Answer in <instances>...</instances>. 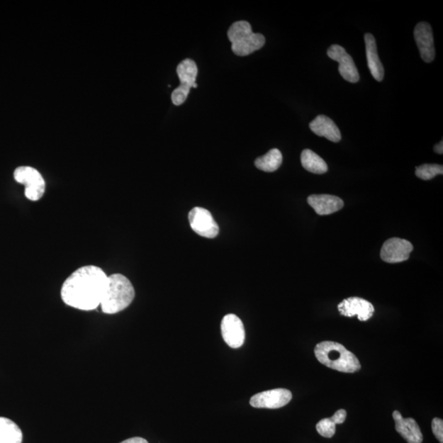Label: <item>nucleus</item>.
<instances>
[{
    "mask_svg": "<svg viewBox=\"0 0 443 443\" xmlns=\"http://www.w3.org/2000/svg\"><path fill=\"white\" fill-rule=\"evenodd\" d=\"M108 276L95 265L83 266L67 278L61 288V298L67 305L90 311L101 305Z\"/></svg>",
    "mask_w": 443,
    "mask_h": 443,
    "instance_id": "obj_1",
    "label": "nucleus"
},
{
    "mask_svg": "<svg viewBox=\"0 0 443 443\" xmlns=\"http://www.w3.org/2000/svg\"><path fill=\"white\" fill-rule=\"evenodd\" d=\"M134 298L135 289L131 281L123 274H112L108 277L101 303V310L104 314H117L128 308Z\"/></svg>",
    "mask_w": 443,
    "mask_h": 443,
    "instance_id": "obj_2",
    "label": "nucleus"
},
{
    "mask_svg": "<svg viewBox=\"0 0 443 443\" xmlns=\"http://www.w3.org/2000/svg\"><path fill=\"white\" fill-rule=\"evenodd\" d=\"M315 357L324 366L342 373H354L361 369L358 358L342 344L325 341L317 344Z\"/></svg>",
    "mask_w": 443,
    "mask_h": 443,
    "instance_id": "obj_3",
    "label": "nucleus"
},
{
    "mask_svg": "<svg viewBox=\"0 0 443 443\" xmlns=\"http://www.w3.org/2000/svg\"><path fill=\"white\" fill-rule=\"evenodd\" d=\"M228 36L232 50L237 56H247L262 48L265 38L262 34L254 33L252 26L246 21L234 23L228 29Z\"/></svg>",
    "mask_w": 443,
    "mask_h": 443,
    "instance_id": "obj_4",
    "label": "nucleus"
},
{
    "mask_svg": "<svg viewBox=\"0 0 443 443\" xmlns=\"http://www.w3.org/2000/svg\"><path fill=\"white\" fill-rule=\"evenodd\" d=\"M14 179L25 186V196L31 201H38L43 197L45 181L38 169L29 166L18 167L14 171Z\"/></svg>",
    "mask_w": 443,
    "mask_h": 443,
    "instance_id": "obj_5",
    "label": "nucleus"
},
{
    "mask_svg": "<svg viewBox=\"0 0 443 443\" xmlns=\"http://www.w3.org/2000/svg\"><path fill=\"white\" fill-rule=\"evenodd\" d=\"M192 230L198 235L206 238H215L220 232L218 223L211 213L204 208H193L189 215Z\"/></svg>",
    "mask_w": 443,
    "mask_h": 443,
    "instance_id": "obj_6",
    "label": "nucleus"
},
{
    "mask_svg": "<svg viewBox=\"0 0 443 443\" xmlns=\"http://www.w3.org/2000/svg\"><path fill=\"white\" fill-rule=\"evenodd\" d=\"M291 398L293 394L289 390L277 388L255 394L249 404L254 408L279 409L288 405Z\"/></svg>",
    "mask_w": 443,
    "mask_h": 443,
    "instance_id": "obj_7",
    "label": "nucleus"
},
{
    "mask_svg": "<svg viewBox=\"0 0 443 443\" xmlns=\"http://www.w3.org/2000/svg\"><path fill=\"white\" fill-rule=\"evenodd\" d=\"M413 249V244L406 240L391 238L384 242L380 257L387 263H400L409 259Z\"/></svg>",
    "mask_w": 443,
    "mask_h": 443,
    "instance_id": "obj_8",
    "label": "nucleus"
},
{
    "mask_svg": "<svg viewBox=\"0 0 443 443\" xmlns=\"http://www.w3.org/2000/svg\"><path fill=\"white\" fill-rule=\"evenodd\" d=\"M327 56L340 64V72L346 81L357 83L359 80V74L352 57L347 53L341 45H332L327 51Z\"/></svg>",
    "mask_w": 443,
    "mask_h": 443,
    "instance_id": "obj_9",
    "label": "nucleus"
},
{
    "mask_svg": "<svg viewBox=\"0 0 443 443\" xmlns=\"http://www.w3.org/2000/svg\"><path fill=\"white\" fill-rule=\"evenodd\" d=\"M221 332L224 342L232 348L241 347L246 337L243 323L233 314L223 317L221 323Z\"/></svg>",
    "mask_w": 443,
    "mask_h": 443,
    "instance_id": "obj_10",
    "label": "nucleus"
},
{
    "mask_svg": "<svg viewBox=\"0 0 443 443\" xmlns=\"http://www.w3.org/2000/svg\"><path fill=\"white\" fill-rule=\"evenodd\" d=\"M414 35L422 60L425 62L434 61L435 59V48L434 34H432L431 26L425 22L417 24Z\"/></svg>",
    "mask_w": 443,
    "mask_h": 443,
    "instance_id": "obj_11",
    "label": "nucleus"
},
{
    "mask_svg": "<svg viewBox=\"0 0 443 443\" xmlns=\"http://www.w3.org/2000/svg\"><path fill=\"white\" fill-rule=\"evenodd\" d=\"M340 314L346 317L357 315L358 320L367 321L374 313V307L369 301L359 297H350L341 302L337 306Z\"/></svg>",
    "mask_w": 443,
    "mask_h": 443,
    "instance_id": "obj_12",
    "label": "nucleus"
},
{
    "mask_svg": "<svg viewBox=\"0 0 443 443\" xmlns=\"http://www.w3.org/2000/svg\"><path fill=\"white\" fill-rule=\"evenodd\" d=\"M393 417L395 421V428L398 434L408 443H422V434L420 426L413 418H403L398 410L393 411Z\"/></svg>",
    "mask_w": 443,
    "mask_h": 443,
    "instance_id": "obj_13",
    "label": "nucleus"
},
{
    "mask_svg": "<svg viewBox=\"0 0 443 443\" xmlns=\"http://www.w3.org/2000/svg\"><path fill=\"white\" fill-rule=\"evenodd\" d=\"M307 201L319 215H332L341 211L344 206L341 198L331 195H311Z\"/></svg>",
    "mask_w": 443,
    "mask_h": 443,
    "instance_id": "obj_14",
    "label": "nucleus"
},
{
    "mask_svg": "<svg viewBox=\"0 0 443 443\" xmlns=\"http://www.w3.org/2000/svg\"><path fill=\"white\" fill-rule=\"evenodd\" d=\"M310 128L313 133L319 137L325 138L332 142H340L342 135L340 128L330 118L325 116H319L310 123Z\"/></svg>",
    "mask_w": 443,
    "mask_h": 443,
    "instance_id": "obj_15",
    "label": "nucleus"
},
{
    "mask_svg": "<svg viewBox=\"0 0 443 443\" xmlns=\"http://www.w3.org/2000/svg\"><path fill=\"white\" fill-rule=\"evenodd\" d=\"M364 43L366 47L369 69L375 80L382 82L384 77V67L378 57L376 40L372 34L367 33L364 35Z\"/></svg>",
    "mask_w": 443,
    "mask_h": 443,
    "instance_id": "obj_16",
    "label": "nucleus"
},
{
    "mask_svg": "<svg viewBox=\"0 0 443 443\" xmlns=\"http://www.w3.org/2000/svg\"><path fill=\"white\" fill-rule=\"evenodd\" d=\"M23 434L11 420L0 417V443H22Z\"/></svg>",
    "mask_w": 443,
    "mask_h": 443,
    "instance_id": "obj_17",
    "label": "nucleus"
},
{
    "mask_svg": "<svg viewBox=\"0 0 443 443\" xmlns=\"http://www.w3.org/2000/svg\"><path fill=\"white\" fill-rule=\"evenodd\" d=\"M176 74L181 82L180 86L191 90L196 81L198 74L197 65L192 60L186 59L181 61L177 66Z\"/></svg>",
    "mask_w": 443,
    "mask_h": 443,
    "instance_id": "obj_18",
    "label": "nucleus"
},
{
    "mask_svg": "<svg viewBox=\"0 0 443 443\" xmlns=\"http://www.w3.org/2000/svg\"><path fill=\"white\" fill-rule=\"evenodd\" d=\"M347 418V411L341 409L333 415L331 418L321 420L316 425V430L319 434L327 439H331L336 432V425H342Z\"/></svg>",
    "mask_w": 443,
    "mask_h": 443,
    "instance_id": "obj_19",
    "label": "nucleus"
},
{
    "mask_svg": "<svg viewBox=\"0 0 443 443\" xmlns=\"http://www.w3.org/2000/svg\"><path fill=\"white\" fill-rule=\"evenodd\" d=\"M301 161L303 168L312 174H324L328 169L325 161L309 149L302 151Z\"/></svg>",
    "mask_w": 443,
    "mask_h": 443,
    "instance_id": "obj_20",
    "label": "nucleus"
},
{
    "mask_svg": "<svg viewBox=\"0 0 443 443\" xmlns=\"http://www.w3.org/2000/svg\"><path fill=\"white\" fill-rule=\"evenodd\" d=\"M283 163V155L278 149H272L267 154L254 161V165L259 170L272 173L280 168Z\"/></svg>",
    "mask_w": 443,
    "mask_h": 443,
    "instance_id": "obj_21",
    "label": "nucleus"
},
{
    "mask_svg": "<svg viewBox=\"0 0 443 443\" xmlns=\"http://www.w3.org/2000/svg\"><path fill=\"white\" fill-rule=\"evenodd\" d=\"M442 174L443 167L439 164H424L417 167L415 170V175L425 181L431 180L437 175H442Z\"/></svg>",
    "mask_w": 443,
    "mask_h": 443,
    "instance_id": "obj_22",
    "label": "nucleus"
},
{
    "mask_svg": "<svg viewBox=\"0 0 443 443\" xmlns=\"http://www.w3.org/2000/svg\"><path fill=\"white\" fill-rule=\"evenodd\" d=\"M189 93L190 90H189V89L179 86L172 93V101H173L174 104L176 106H181V104L186 101Z\"/></svg>",
    "mask_w": 443,
    "mask_h": 443,
    "instance_id": "obj_23",
    "label": "nucleus"
},
{
    "mask_svg": "<svg viewBox=\"0 0 443 443\" xmlns=\"http://www.w3.org/2000/svg\"><path fill=\"white\" fill-rule=\"evenodd\" d=\"M432 430L437 439L443 443V421L439 418H434L432 421Z\"/></svg>",
    "mask_w": 443,
    "mask_h": 443,
    "instance_id": "obj_24",
    "label": "nucleus"
},
{
    "mask_svg": "<svg viewBox=\"0 0 443 443\" xmlns=\"http://www.w3.org/2000/svg\"><path fill=\"white\" fill-rule=\"evenodd\" d=\"M120 443H149L147 440L143 439V437H131V439H128Z\"/></svg>",
    "mask_w": 443,
    "mask_h": 443,
    "instance_id": "obj_25",
    "label": "nucleus"
},
{
    "mask_svg": "<svg viewBox=\"0 0 443 443\" xmlns=\"http://www.w3.org/2000/svg\"><path fill=\"white\" fill-rule=\"evenodd\" d=\"M434 151L437 154L442 155V153H443V142H442V140L439 144H437L435 145Z\"/></svg>",
    "mask_w": 443,
    "mask_h": 443,
    "instance_id": "obj_26",
    "label": "nucleus"
},
{
    "mask_svg": "<svg viewBox=\"0 0 443 443\" xmlns=\"http://www.w3.org/2000/svg\"><path fill=\"white\" fill-rule=\"evenodd\" d=\"M197 86H197L196 83H195V84H194V85H193V86H192V87L197 88Z\"/></svg>",
    "mask_w": 443,
    "mask_h": 443,
    "instance_id": "obj_27",
    "label": "nucleus"
}]
</instances>
